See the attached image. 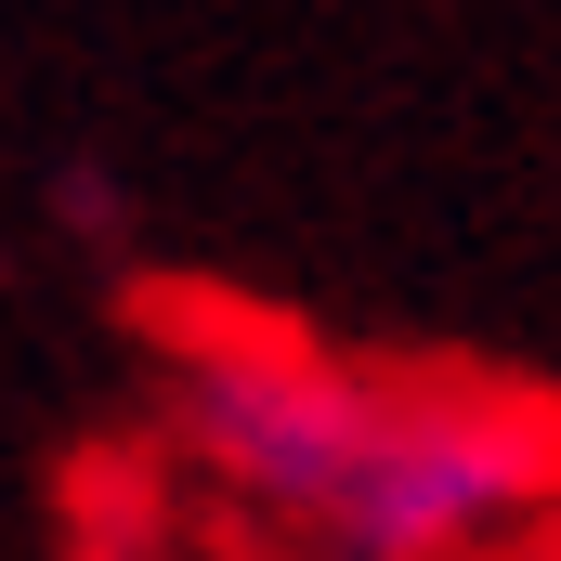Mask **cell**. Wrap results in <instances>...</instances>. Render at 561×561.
Segmentation results:
<instances>
[{
    "mask_svg": "<svg viewBox=\"0 0 561 561\" xmlns=\"http://www.w3.org/2000/svg\"><path fill=\"white\" fill-rule=\"evenodd\" d=\"M183 470L287 561H523L561 536V405L483 366L183 313L157 353Z\"/></svg>",
    "mask_w": 561,
    "mask_h": 561,
    "instance_id": "cell-1",
    "label": "cell"
},
{
    "mask_svg": "<svg viewBox=\"0 0 561 561\" xmlns=\"http://www.w3.org/2000/svg\"><path fill=\"white\" fill-rule=\"evenodd\" d=\"M523 561H561V536H549V549H523Z\"/></svg>",
    "mask_w": 561,
    "mask_h": 561,
    "instance_id": "cell-2",
    "label": "cell"
}]
</instances>
